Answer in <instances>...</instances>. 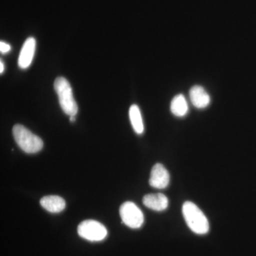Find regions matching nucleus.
<instances>
[{"mask_svg":"<svg viewBox=\"0 0 256 256\" xmlns=\"http://www.w3.org/2000/svg\"><path fill=\"white\" fill-rule=\"evenodd\" d=\"M13 136L16 144L24 152L34 154L41 151L44 146L43 140L22 124L13 128Z\"/></svg>","mask_w":256,"mask_h":256,"instance_id":"f03ea898","label":"nucleus"},{"mask_svg":"<svg viewBox=\"0 0 256 256\" xmlns=\"http://www.w3.org/2000/svg\"><path fill=\"white\" fill-rule=\"evenodd\" d=\"M170 176L168 170L161 164H156L153 166L150 178V185L152 188L162 190L168 188Z\"/></svg>","mask_w":256,"mask_h":256,"instance_id":"423d86ee","label":"nucleus"},{"mask_svg":"<svg viewBox=\"0 0 256 256\" xmlns=\"http://www.w3.org/2000/svg\"><path fill=\"white\" fill-rule=\"evenodd\" d=\"M78 234L86 240L98 242L106 238L108 230L102 224L97 220H86L79 224Z\"/></svg>","mask_w":256,"mask_h":256,"instance_id":"20e7f679","label":"nucleus"},{"mask_svg":"<svg viewBox=\"0 0 256 256\" xmlns=\"http://www.w3.org/2000/svg\"><path fill=\"white\" fill-rule=\"evenodd\" d=\"M36 50V40L33 37H30L24 44L18 56V66L22 69L28 68L31 65Z\"/></svg>","mask_w":256,"mask_h":256,"instance_id":"0eeeda50","label":"nucleus"},{"mask_svg":"<svg viewBox=\"0 0 256 256\" xmlns=\"http://www.w3.org/2000/svg\"><path fill=\"white\" fill-rule=\"evenodd\" d=\"M143 204L148 208L156 212L166 210L169 205L168 197L163 194H149L143 197Z\"/></svg>","mask_w":256,"mask_h":256,"instance_id":"6e6552de","label":"nucleus"},{"mask_svg":"<svg viewBox=\"0 0 256 256\" xmlns=\"http://www.w3.org/2000/svg\"><path fill=\"white\" fill-rule=\"evenodd\" d=\"M11 50V46L8 44L5 43L4 42H0V50L2 53L6 54Z\"/></svg>","mask_w":256,"mask_h":256,"instance_id":"ddd939ff","label":"nucleus"},{"mask_svg":"<svg viewBox=\"0 0 256 256\" xmlns=\"http://www.w3.org/2000/svg\"><path fill=\"white\" fill-rule=\"evenodd\" d=\"M192 104L197 108H205L210 104V96L201 86H194L190 92Z\"/></svg>","mask_w":256,"mask_h":256,"instance_id":"1a4fd4ad","label":"nucleus"},{"mask_svg":"<svg viewBox=\"0 0 256 256\" xmlns=\"http://www.w3.org/2000/svg\"><path fill=\"white\" fill-rule=\"evenodd\" d=\"M182 214L185 222L194 233L204 235L210 230V224L206 216L195 204L186 202L183 204Z\"/></svg>","mask_w":256,"mask_h":256,"instance_id":"f257e3e1","label":"nucleus"},{"mask_svg":"<svg viewBox=\"0 0 256 256\" xmlns=\"http://www.w3.org/2000/svg\"><path fill=\"white\" fill-rule=\"evenodd\" d=\"M170 109L172 114L176 117H184L186 116L188 112V107L184 96L182 94L175 96L172 100Z\"/></svg>","mask_w":256,"mask_h":256,"instance_id":"9b49d317","label":"nucleus"},{"mask_svg":"<svg viewBox=\"0 0 256 256\" xmlns=\"http://www.w3.org/2000/svg\"><path fill=\"white\" fill-rule=\"evenodd\" d=\"M54 88L64 112L69 116H76L78 106L74 99L72 86L68 80L64 77H58L54 82Z\"/></svg>","mask_w":256,"mask_h":256,"instance_id":"7ed1b4c3","label":"nucleus"},{"mask_svg":"<svg viewBox=\"0 0 256 256\" xmlns=\"http://www.w3.org/2000/svg\"><path fill=\"white\" fill-rule=\"evenodd\" d=\"M70 121L72 122H75V121H76V116H70Z\"/></svg>","mask_w":256,"mask_h":256,"instance_id":"2eb2a0df","label":"nucleus"},{"mask_svg":"<svg viewBox=\"0 0 256 256\" xmlns=\"http://www.w3.org/2000/svg\"><path fill=\"white\" fill-rule=\"evenodd\" d=\"M4 64H3L2 62H0V73H2L4 72Z\"/></svg>","mask_w":256,"mask_h":256,"instance_id":"4468645a","label":"nucleus"},{"mask_svg":"<svg viewBox=\"0 0 256 256\" xmlns=\"http://www.w3.org/2000/svg\"><path fill=\"white\" fill-rule=\"evenodd\" d=\"M129 116L134 132L138 134H142L144 132V124L140 110L137 105H132L130 108Z\"/></svg>","mask_w":256,"mask_h":256,"instance_id":"f8f14e48","label":"nucleus"},{"mask_svg":"<svg viewBox=\"0 0 256 256\" xmlns=\"http://www.w3.org/2000/svg\"><path fill=\"white\" fill-rule=\"evenodd\" d=\"M40 204L50 213H60L66 208V202L62 197L50 195L43 197L40 200Z\"/></svg>","mask_w":256,"mask_h":256,"instance_id":"9d476101","label":"nucleus"},{"mask_svg":"<svg viewBox=\"0 0 256 256\" xmlns=\"http://www.w3.org/2000/svg\"><path fill=\"white\" fill-rule=\"evenodd\" d=\"M120 216L124 224L131 228H139L144 223V215L139 207L131 202H124L120 208Z\"/></svg>","mask_w":256,"mask_h":256,"instance_id":"39448f33","label":"nucleus"}]
</instances>
